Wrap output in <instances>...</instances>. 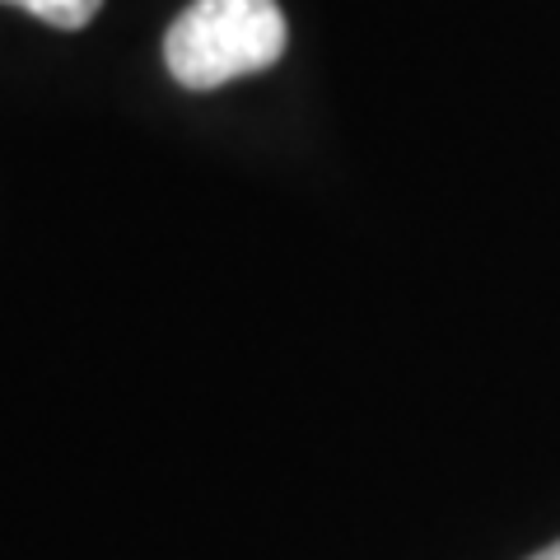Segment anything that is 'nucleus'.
<instances>
[{"label":"nucleus","instance_id":"1","mask_svg":"<svg viewBox=\"0 0 560 560\" xmlns=\"http://www.w3.org/2000/svg\"><path fill=\"white\" fill-rule=\"evenodd\" d=\"M290 33L276 0H191L168 24L164 66L183 90H220L280 61Z\"/></svg>","mask_w":560,"mask_h":560},{"label":"nucleus","instance_id":"2","mask_svg":"<svg viewBox=\"0 0 560 560\" xmlns=\"http://www.w3.org/2000/svg\"><path fill=\"white\" fill-rule=\"evenodd\" d=\"M5 5H20L28 14H38L51 28H84L98 14L103 0H5Z\"/></svg>","mask_w":560,"mask_h":560},{"label":"nucleus","instance_id":"3","mask_svg":"<svg viewBox=\"0 0 560 560\" xmlns=\"http://www.w3.org/2000/svg\"><path fill=\"white\" fill-rule=\"evenodd\" d=\"M528 560H560V541H556V547H547V551H537V556H528Z\"/></svg>","mask_w":560,"mask_h":560}]
</instances>
